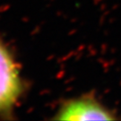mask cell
Returning a JSON list of instances; mask_svg holds the SVG:
<instances>
[{
	"label": "cell",
	"mask_w": 121,
	"mask_h": 121,
	"mask_svg": "<svg viewBox=\"0 0 121 121\" xmlns=\"http://www.w3.org/2000/svg\"><path fill=\"white\" fill-rule=\"evenodd\" d=\"M24 90L19 65L11 50L0 40V115H10Z\"/></svg>",
	"instance_id": "cell-1"
},
{
	"label": "cell",
	"mask_w": 121,
	"mask_h": 121,
	"mask_svg": "<svg viewBox=\"0 0 121 121\" xmlns=\"http://www.w3.org/2000/svg\"><path fill=\"white\" fill-rule=\"evenodd\" d=\"M57 120H117L115 111L101 102L94 92H85L62 101L54 117Z\"/></svg>",
	"instance_id": "cell-2"
}]
</instances>
